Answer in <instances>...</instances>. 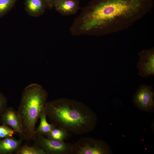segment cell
<instances>
[{
	"label": "cell",
	"instance_id": "obj_1",
	"mask_svg": "<svg viewBox=\"0 0 154 154\" xmlns=\"http://www.w3.org/2000/svg\"><path fill=\"white\" fill-rule=\"evenodd\" d=\"M153 0H91L70 28L74 36L100 37L125 30L150 11Z\"/></svg>",
	"mask_w": 154,
	"mask_h": 154
},
{
	"label": "cell",
	"instance_id": "obj_2",
	"mask_svg": "<svg viewBox=\"0 0 154 154\" xmlns=\"http://www.w3.org/2000/svg\"><path fill=\"white\" fill-rule=\"evenodd\" d=\"M51 123L69 133H88L96 126L97 117L88 106L75 100L62 98L49 102L45 109Z\"/></svg>",
	"mask_w": 154,
	"mask_h": 154
},
{
	"label": "cell",
	"instance_id": "obj_3",
	"mask_svg": "<svg viewBox=\"0 0 154 154\" xmlns=\"http://www.w3.org/2000/svg\"><path fill=\"white\" fill-rule=\"evenodd\" d=\"M48 94L40 85L33 83L24 90L17 111L21 125L22 137L27 142L36 135L35 126L41 113L45 110Z\"/></svg>",
	"mask_w": 154,
	"mask_h": 154
},
{
	"label": "cell",
	"instance_id": "obj_4",
	"mask_svg": "<svg viewBox=\"0 0 154 154\" xmlns=\"http://www.w3.org/2000/svg\"><path fill=\"white\" fill-rule=\"evenodd\" d=\"M112 153L109 145L101 139L83 137L72 145V154H110Z\"/></svg>",
	"mask_w": 154,
	"mask_h": 154
},
{
	"label": "cell",
	"instance_id": "obj_5",
	"mask_svg": "<svg viewBox=\"0 0 154 154\" xmlns=\"http://www.w3.org/2000/svg\"><path fill=\"white\" fill-rule=\"evenodd\" d=\"M33 139L46 154H72V144L50 139L41 135L36 134Z\"/></svg>",
	"mask_w": 154,
	"mask_h": 154
},
{
	"label": "cell",
	"instance_id": "obj_6",
	"mask_svg": "<svg viewBox=\"0 0 154 154\" xmlns=\"http://www.w3.org/2000/svg\"><path fill=\"white\" fill-rule=\"evenodd\" d=\"M154 92L151 86L144 84L139 87L133 96V102L137 108L148 113L154 112Z\"/></svg>",
	"mask_w": 154,
	"mask_h": 154
},
{
	"label": "cell",
	"instance_id": "obj_7",
	"mask_svg": "<svg viewBox=\"0 0 154 154\" xmlns=\"http://www.w3.org/2000/svg\"><path fill=\"white\" fill-rule=\"evenodd\" d=\"M137 67L138 75L142 77L154 75V48L143 50L138 53Z\"/></svg>",
	"mask_w": 154,
	"mask_h": 154
},
{
	"label": "cell",
	"instance_id": "obj_8",
	"mask_svg": "<svg viewBox=\"0 0 154 154\" xmlns=\"http://www.w3.org/2000/svg\"><path fill=\"white\" fill-rule=\"evenodd\" d=\"M1 116V121L3 125L11 127L22 136V127L17 111L12 108H7Z\"/></svg>",
	"mask_w": 154,
	"mask_h": 154
},
{
	"label": "cell",
	"instance_id": "obj_9",
	"mask_svg": "<svg viewBox=\"0 0 154 154\" xmlns=\"http://www.w3.org/2000/svg\"><path fill=\"white\" fill-rule=\"evenodd\" d=\"M80 6L79 0H55L53 7L62 15L68 16L76 14Z\"/></svg>",
	"mask_w": 154,
	"mask_h": 154
},
{
	"label": "cell",
	"instance_id": "obj_10",
	"mask_svg": "<svg viewBox=\"0 0 154 154\" xmlns=\"http://www.w3.org/2000/svg\"><path fill=\"white\" fill-rule=\"evenodd\" d=\"M25 10L28 14L32 17L42 15L46 8L43 0H25Z\"/></svg>",
	"mask_w": 154,
	"mask_h": 154
},
{
	"label": "cell",
	"instance_id": "obj_11",
	"mask_svg": "<svg viewBox=\"0 0 154 154\" xmlns=\"http://www.w3.org/2000/svg\"><path fill=\"white\" fill-rule=\"evenodd\" d=\"M22 139H16L13 137L0 140V154L15 153L21 146Z\"/></svg>",
	"mask_w": 154,
	"mask_h": 154
},
{
	"label": "cell",
	"instance_id": "obj_12",
	"mask_svg": "<svg viewBox=\"0 0 154 154\" xmlns=\"http://www.w3.org/2000/svg\"><path fill=\"white\" fill-rule=\"evenodd\" d=\"M47 115L45 110L41 114L39 118L40 122L39 125L35 130L36 134L46 136L55 126L51 123H48L46 120Z\"/></svg>",
	"mask_w": 154,
	"mask_h": 154
},
{
	"label": "cell",
	"instance_id": "obj_13",
	"mask_svg": "<svg viewBox=\"0 0 154 154\" xmlns=\"http://www.w3.org/2000/svg\"><path fill=\"white\" fill-rule=\"evenodd\" d=\"M70 135L64 129L56 126L46 136L50 139L64 141L69 137Z\"/></svg>",
	"mask_w": 154,
	"mask_h": 154
},
{
	"label": "cell",
	"instance_id": "obj_14",
	"mask_svg": "<svg viewBox=\"0 0 154 154\" xmlns=\"http://www.w3.org/2000/svg\"><path fill=\"white\" fill-rule=\"evenodd\" d=\"M16 154H46L44 150L36 145L29 146L26 145L21 146L15 153Z\"/></svg>",
	"mask_w": 154,
	"mask_h": 154
},
{
	"label": "cell",
	"instance_id": "obj_15",
	"mask_svg": "<svg viewBox=\"0 0 154 154\" xmlns=\"http://www.w3.org/2000/svg\"><path fill=\"white\" fill-rule=\"evenodd\" d=\"M18 0H0V18L13 8Z\"/></svg>",
	"mask_w": 154,
	"mask_h": 154
},
{
	"label": "cell",
	"instance_id": "obj_16",
	"mask_svg": "<svg viewBox=\"0 0 154 154\" xmlns=\"http://www.w3.org/2000/svg\"><path fill=\"white\" fill-rule=\"evenodd\" d=\"M15 132L14 130L6 125H3L0 126V138L13 137Z\"/></svg>",
	"mask_w": 154,
	"mask_h": 154
},
{
	"label": "cell",
	"instance_id": "obj_17",
	"mask_svg": "<svg viewBox=\"0 0 154 154\" xmlns=\"http://www.w3.org/2000/svg\"><path fill=\"white\" fill-rule=\"evenodd\" d=\"M7 100L5 96L0 93V115H1L7 107Z\"/></svg>",
	"mask_w": 154,
	"mask_h": 154
},
{
	"label": "cell",
	"instance_id": "obj_18",
	"mask_svg": "<svg viewBox=\"0 0 154 154\" xmlns=\"http://www.w3.org/2000/svg\"><path fill=\"white\" fill-rule=\"evenodd\" d=\"M46 5V8L51 9L53 7L54 2L55 0H43Z\"/></svg>",
	"mask_w": 154,
	"mask_h": 154
}]
</instances>
